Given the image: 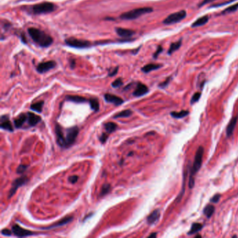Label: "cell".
<instances>
[{"label":"cell","mask_w":238,"mask_h":238,"mask_svg":"<svg viewBox=\"0 0 238 238\" xmlns=\"http://www.w3.org/2000/svg\"><path fill=\"white\" fill-rule=\"evenodd\" d=\"M28 33L32 40L41 47L47 48L53 43V39L51 36L39 29L30 27L28 29Z\"/></svg>","instance_id":"obj_1"},{"label":"cell","mask_w":238,"mask_h":238,"mask_svg":"<svg viewBox=\"0 0 238 238\" xmlns=\"http://www.w3.org/2000/svg\"><path fill=\"white\" fill-rule=\"evenodd\" d=\"M153 9L150 7H143L133 9L126 13H122L120 15V18L123 20H134L139 18L140 16L145 15L146 13H150L152 12Z\"/></svg>","instance_id":"obj_2"},{"label":"cell","mask_w":238,"mask_h":238,"mask_svg":"<svg viewBox=\"0 0 238 238\" xmlns=\"http://www.w3.org/2000/svg\"><path fill=\"white\" fill-rule=\"evenodd\" d=\"M55 9V6L51 2H43L34 5L32 7V11L34 14H44L51 13Z\"/></svg>","instance_id":"obj_3"},{"label":"cell","mask_w":238,"mask_h":238,"mask_svg":"<svg viewBox=\"0 0 238 238\" xmlns=\"http://www.w3.org/2000/svg\"><path fill=\"white\" fill-rule=\"evenodd\" d=\"M204 154V148L203 147H199L197 150L196 156H195V160L193 164L192 168L191 171L190 176L194 177V175L200 170L202 165V161H203V157Z\"/></svg>","instance_id":"obj_4"},{"label":"cell","mask_w":238,"mask_h":238,"mask_svg":"<svg viewBox=\"0 0 238 238\" xmlns=\"http://www.w3.org/2000/svg\"><path fill=\"white\" fill-rule=\"evenodd\" d=\"M65 44L70 47L80 48V49L81 48H87L91 46V43L88 41L81 40V39L73 38V37L65 39Z\"/></svg>","instance_id":"obj_5"},{"label":"cell","mask_w":238,"mask_h":238,"mask_svg":"<svg viewBox=\"0 0 238 238\" xmlns=\"http://www.w3.org/2000/svg\"><path fill=\"white\" fill-rule=\"evenodd\" d=\"M187 13L185 11H180L176 12V13H172L168 16L163 21L164 24L165 25H171L177 23L182 20L185 18Z\"/></svg>","instance_id":"obj_6"},{"label":"cell","mask_w":238,"mask_h":238,"mask_svg":"<svg viewBox=\"0 0 238 238\" xmlns=\"http://www.w3.org/2000/svg\"><path fill=\"white\" fill-rule=\"evenodd\" d=\"M78 133H79V128L78 126H73L68 128L67 131V135H66V147H69L75 143Z\"/></svg>","instance_id":"obj_7"},{"label":"cell","mask_w":238,"mask_h":238,"mask_svg":"<svg viewBox=\"0 0 238 238\" xmlns=\"http://www.w3.org/2000/svg\"><path fill=\"white\" fill-rule=\"evenodd\" d=\"M28 180H29L28 178H27L26 176L20 177V178L16 179L15 180H14L13 184H12V187L10 189L9 194H8V198H11V197L15 194L16 191L18 190V189L19 187H20L21 186L25 184L27 182H28Z\"/></svg>","instance_id":"obj_8"},{"label":"cell","mask_w":238,"mask_h":238,"mask_svg":"<svg viewBox=\"0 0 238 238\" xmlns=\"http://www.w3.org/2000/svg\"><path fill=\"white\" fill-rule=\"evenodd\" d=\"M12 232H13L14 235L19 237H29V236L35 235V233L34 232L21 228L20 225L17 224L13 225V227H12Z\"/></svg>","instance_id":"obj_9"},{"label":"cell","mask_w":238,"mask_h":238,"mask_svg":"<svg viewBox=\"0 0 238 238\" xmlns=\"http://www.w3.org/2000/svg\"><path fill=\"white\" fill-rule=\"evenodd\" d=\"M56 66V62L55 61H48L39 64L37 67V70L39 73H43L47 72L51 69H54Z\"/></svg>","instance_id":"obj_10"},{"label":"cell","mask_w":238,"mask_h":238,"mask_svg":"<svg viewBox=\"0 0 238 238\" xmlns=\"http://www.w3.org/2000/svg\"><path fill=\"white\" fill-rule=\"evenodd\" d=\"M55 133L57 135V142L61 147L66 148V137H64L62 128L59 124L55 127Z\"/></svg>","instance_id":"obj_11"},{"label":"cell","mask_w":238,"mask_h":238,"mask_svg":"<svg viewBox=\"0 0 238 238\" xmlns=\"http://www.w3.org/2000/svg\"><path fill=\"white\" fill-rule=\"evenodd\" d=\"M73 219V216H66V217H64L62 219H61L60 221H57V223H53V225H50V226H48V227H44V228H41V229H44V230H49V229L58 228V227H61V226H62V225H64L67 224V223H70Z\"/></svg>","instance_id":"obj_12"},{"label":"cell","mask_w":238,"mask_h":238,"mask_svg":"<svg viewBox=\"0 0 238 238\" xmlns=\"http://www.w3.org/2000/svg\"><path fill=\"white\" fill-rule=\"evenodd\" d=\"M148 92H149V89H148V87L145 85L141 83H138L137 84L136 88L133 92V95L136 96V97H139V96H142L146 94Z\"/></svg>","instance_id":"obj_13"},{"label":"cell","mask_w":238,"mask_h":238,"mask_svg":"<svg viewBox=\"0 0 238 238\" xmlns=\"http://www.w3.org/2000/svg\"><path fill=\"white\" fill-rule=\"evenodd\" d=\"M104 98L107 102L113 103V104L115 105H120L121 103H123V102H124V101H123L120 97L110 94H105Z\"/></svg>","instance_id":"obj_14"},{"label":"cell","mask_w":238,"mask_h":238,"mask_svg":"<svg viewBox=\"0 0 238 238\" xmlns=\"http://www.w3.org/2000/svg\"><path fill=\"white\" fill-rule=\"evenodd\" d=\"M0 126L2 129L8 131L12 132L13 131V128L12 126L11 123L8 119V117L7 115H3L1 117V124Z\"/></svg>","instance_id":"obj_15"},{"label":"cell","mask_w":238,"mask_h":238,"mask_svg":"<svg viewBox=\"0 0 238 238\" xmlns=\"http://www.w3.org/2000/svg\"><path fill=\"white\" fill-rule=\"evenodd\" d=\"M237 119H238L237 116H235V117L232 118L230 122H229L226 128V135L228 138H230L232 135V133H233L234 129H235L236 124H237Z\"/></svg>","instance_id":"obj_16"},{"label":"cell","mask_w":238,"mask_h":238,"mask_svg":"<svg viewBox=\"0 0 238 238\" xmlns=\"http://www.w3.org/2000/svg\"><path fill=\"white\" fill-rule=\"evenodd\" d=\"M159 217H160V212L159 210H156L148 216V217L147 218V221L148 224L153 225L158 221Z\"/></svg>","instance_id":"obj_17"},{"label":"cell","mask_w":238,"mask_h":238,"mask_svg":"<svg viewBox=\"0 0 238 238\" xmlns=\"http://www.w3.org/2000/svg\"><path fill=\"white\" fill-rule=\"evenodd\" d=\"M116 33L117 34L119 37H124V38H127V37H131L135 34V32L133 30L127 29H124L121 27H118L115 29Z\"/></svg>","instance_id":"obj_18"},{"label":"cell","mask_w":238,"mask_h":238,"mask_svg":"<svg viewBox=\"0 0 238 238\" xmlns=\"http://www.w3.org/2000/svg\"><path fill=\"white\" fill-rule=\"evenodd\" d=\"M41 119V118L39 115H37V114L32 113V112H28L27 113V120L29 126H36L39 122H40Z\"/></svg>","instance_id":"obj_19"},{"label":"cell","mask_w":238,"mask_h":238,"mask_svg":"<svg viewBox=\"0 0 238 238\" xmlns=\"http://www.w3.org/2000/svg\"><path fill=\"white\" fill-rule=\"evenodd\" d=\"M27 119V116L25 114H20L17 119L14 120V124L16 128H20L23 124H25Z\"/></svg>","instance_id":"obj_20"},{"label":"cell","mask_w":238,"mask_h":238,"mask_svg":"<svg viewBox=\"0 0 238 238\" xmlns=\"http://www.w3.org/2000/svg\"><path fill=\"white\" fill-rule=\"evenodd\" d=\"M161 65H160V64H147V65L145 66H144V67L142 68V71H143V72L145 73H147L152 71L159 69V68H161Z\"/></svg>","instance_id":"obj_21"},{"label":"cell","mask_w":238,"mask_h":238,"mask_svg":"<svg viewBox=\"0 0 238 238\" xmlns=\"http://www.w3.org/2000/svg\"><path fill=\"white\" fill-rule=\"evenodd\" d=\"M67 100L68 101H70L72 102H74V103H84V102H87V100L85 98L83 97V96H77V95H69L67 96Z\"/></svg>","instance_id":"obj_22"},{"label":"cell","mask_w":238,"mask_h":238,"mask_svg":"<svg viewBox=\"0 0 238 238\" xmlns=\"http://www.w3.org/2000/svg\"><path fill=\"white\" fill-rule=\"evenodd\" d=\"M209 20V18L207 15L203 16V17L200 18L198 20H196L195 22L193 23L192 25V27H200V26H203L204 25H205L206 23L208 22Z\"/></svg>","instance_id":"obj_23"},{"label":"cell","mask_w":238,"mask_h":238,"mask_svg":"<svg viewBox=\"0 0 238 238\" xmlns=\"http://www.w3.org/2000/svg\"><path fill=\"white\" fill-rule=\"evenodd\" d=\"M202 228H203V225H202L201 223H193L192 225H191V230H189V232H188V235H191L194 233H196V232H199Z\"/></svg>","instance_id":"obj_24"},{"label":"cell","mask_w":238,"mask_h":238,"mask_svg":"<svg viewBox=\"0 0 238 238\" xmlns=\"http://www.w3.org/2000/svg\"><path fill=\"white\" fill-rule=\"evenodd\" d=\"M214 210H215V208H214V206L212 205H207L206 207L204 208L203 212L205 214V215L207 216V218H210L213 214H214Z\"/></svg>","instance_id":"obj_25"},{"label":"cell","mask_w":238,"mask_h":238,"mask_svg":"<svg viewBox=\"0 0 238 238\" xmlns=\"http://www.w3.org/2000/svg\"><path fill=\"white\" fill-rule=\"evenodd\" d=\"M189 114V112L187 110H182L180 112H172L171 113V115L173 117L177 118V119H180V118H183L186 116H187Z\"/></svg>","instance_id":"obj_26"},{"label":"cell","mask_w":238,"mask_h":238,"mask_svg":"<svg viewBox=\"0 0 238 238\" xmlns=\"http://www.w3.org/2000/svg\"><path fill=\"white\" fill-rule=\"evenodd\" d=\"M44 102L43 101H39V102H37V103H34V104H32L31 106H30V108H31V110H34V111L37 112H41L42 111V108H43V106H44Z\"/></svg>","instance_id":"obj_27"},{"label":"cell","mask_w":238,"mask_h":238,"mask_svg":"<svg viewBox=\"0 0 238 238\" xmlns=\"http://www.w3.org/2000/svg\"><path fill=\"white\" fill-rule=\"evenodd\" d=\"M182 44L181 41H177L175 43H173L170 46L169 50H168V54H172L173 53H174L175 51H178L179 48H180Z\"/></svg>","instance_id":"obj_28"},{"label":"cell","mask_w":238,"mask_h":238,"mask_svg":"<svg viewBox=\"0 0 238 238\" xmlns=\"http://www.w3.org/2000/svg\"><path fill=\"white\" fill-rule=\"evenodd\" d=\"M117 125L114 122H108L105 124V129L108 133H112L117 129Z\"/></svg>","instance_id":"obj_29"},{"label":"cell","mask_w":238,"mask_h":238,"mask_svg":"<svg viewBox=\"0 0 238 238\" xmlns=\"http://www.w3.org/2000/svg\"><path fill=\"white\" fill-rule=\"evenodd\" d=\"M89 104H90V106L92 109L94 110V111H98L99 110V103H98V101L97 99L96 98H91L89 99Z\"/></svg>","instance_id":"obj_30"},{"label":"cell","mask_w":238,"mask_h":238,"mask_svg":"<svg viewBox=\"0 0 238 238\" xmlns=\"http://www.w3.org/2000/svg\"><path fill=\"white\" fill-rule=\"evenodd\" d=\"M132 114V111L130 110H125L124 111H121L119 113L116 114L114 116V118H119V117H129L131 114Z\"/></svg>","instance_id":"obj_31"},{"label":"cell","mask_w":238,"mask_h":238,"mask_svg":"<svg viewBox=\"0 0 238 238\" xmlns=\"http://www.w3.org/2000/svg\"><path fill=\"white\" fill-rule=\"evenodd\" d=\"M238 9V3L232 5V6L228 7V8H225V10L223 11L222 14H228L230 13H233L235 11H237Z\"/></svg>","instance_id":"obj_32"},{"label":"cell","mask_w":238,"mask_h":238,"mask_svg":"<svg viewBox=\"0 0 238 238\" xmlns=\"http://www.w3.org/2000/svg\"><path fill=\"white\" fill-rule=\"evenodd\" d=\"M110 189H111V187L109 184H105L102 186L101 187V192H100V196H103L105 195H106L109 191H110Z\"/></svg>","instance_id":"obj_33"},{"label":"cell","mask_w":238,"mask_h":238,"mask_svg":"<svg viewBox=\"0 0 238 238\" xmlns=\"http://www.w3.org/2000/svg\"><path fill=\"white\" fill-rule=\"evenodd\" d=\"M200 96H201V93H200V92H196V93H195L194 95H193L192 98H191V104H194V103H196L197 101H198V100L200 99Z\"/></svg>","instance_id":"obj_34"},{"label":"cell","mask_w":238,"mask_h":238,"mask_svg":"<svg viewBox=\"0 0 238 238\" xmlns=\"http://www.w3.org/2000/svg\"><path fill=\"white\" fill-rule=\"evenodd\" d=\"M122 85H123V81H122V80H121V78H117V80H114L113 83H112V86L114 87V88L119 87Z\"/></svg>","instance_id":"obj_35"},{"label":"cell","mask_w":238,"mask_h":238,"mask_svg":"<svg viewBox=\"0 0 238 238\" xmlns=\"http://www.w3.org/2000/svg\"><path fill=\"white\" fill-rule=\"evenodd\" d=\"M27 168V166L25 165H20L17 168V173L18 174H22V173H24L25 171H26V169Z\"/></svg>","instance_id":"obj_36"},{"label":"cell","mask_w":238,"mask_h":238,"mask_svg":"<svg viewBox=\"0 0 238 238\" xmlns=\"http://www.w3.org/2000/svg\"><path fill=\"white\" fill-rule=\"evenodd\" d=\"M220 198H221V195L220 194H218L214 195V196L212 198V199H211V202L213 203H217L219 201Z\"/></svg>","instance_id":"obj_37"},{"label":"cell","mask_w":238,"mask_h":238,"mask_svg":"<svg viewBox=\"0 0 238 238\" xmlns=\"http://www.w3.org/2000/svg\"><path fill=\"white\" fill-rule=\"evenodd\" d=\"M78 177L77 175H73V176L69 177V181L72 184H75L76 182L78 181Z\"/></svg>","instance_id":"obj_38"},{"label":"cell","mask_w":238,"mask_h":238,"mask_svg":"<svg viewBox=\"0 0 238 238\" xmlns=\"http://www.w3.org/2000/svg\"><path fill=\"white\" fill-rule=\"evenodd\" d=\"M170 80H171V78H167V79H166L165 81L161 83L159 86L161 87V88H164V87H166V86L168 85V83H169V82H170Z\"/></svg>","instance_id":"obj_39"},{"label":"cell","mask_w":238,"mask_h":238,"mask_svg":"<svg viewBox=\"0 0 238 238\" xmlns=\"http://www.w3.org/2000/svg\"><path fill=\"white\" fill-rule=\"evenodd\" d=\"M108 134L103 133L101 135V137H100V140H101V142L102 143H105V142H106L107 139H108Z\"/></svg>","instance_id":"obj_40"},{"label":"cell","mask_w":238,"mask_h":238,"mask_svg":"<svg viewBox=\"0 0 238 238\" xmlns=\"http://www.w3.org/2000/svg\"><path fill=\"white\" fill-rule=\"evenodd\" d=\"M11 233H12L11 231L8 230V229H3V230H1V234L4 235L10 236L11 235Z\"/></svg>","instance_id":"obj_41"},{"label":"cell","mask_w":238,"mask_h":238,"mask_svg":"<svg viewBox=\"0 0 238 238\" xmlns=\"http://www.w3.org/2000/svg\"><path fill=\"white\" fill-rule=\"evenodd\" d=\"M162 50H163V49H162L161 46H159L158 48H157V51H156V53H154V58H157V56H158V55H159V54H160L161 53Z\"/></svg>","instance_id":"obj_42"},{"label":"cell","mask_w":238,"mask_h":238,"mask_svg":"<svg viewBox=\"0 0 238 238\" xmlns=\"http://www.w3.org/2000/svg\"><path fill=\"white\" fill-rule=\"evenodd\" d=\"M118 72V67H116L115 69H113L112 71H111L110 73H109V76H114L117 74Z\"/></svg>","instance_id":"obj_43"},{"label":"cell","mask_w":238,"mask_h":238,"mask_svg":"<svg viewBox=\"0 0 238 238\" xmlns=\"http://www.w3.org/2000/svg\"><path fill=\"white\" fill-rule=\"evenodd\" d=\"M214 1V0H203V1L201 2V4H200L199 5V6H200V7H201L202 6H203V5L207 4L210 3V1Z\"/></svg>","instance_id":"obj_44"},{"label":"cell","mask_w":238,"mask_h":238,"mask_svg":"<svg viewBox=\"0 0 238 238\" xmlns=\"http://www.w3.org/2000/svg\"><path fill=\"white\" fill-rule=\"evenodd\" d=\"M75 65H76V62H75L74 60H71V67L73 69L75 67Z\"/></svg>","instance_id":"obj_45"},{"label":"cell","mask_w":238,"mask_h":238,"mask_svg":"<svg viewBox=\"0 0 238 238\" xmlns=\"http://www.w3.org/2000/svg\"><path fill=\"white\" fill-rule=\"evenodd\" d=\"M21 39H22V41L24 43V44H26V38H25V37L24 34L21 36Z\"/></svg>","instance_id":"obj_46"},{"label":"cell","mask_w":238,"mask_h":238,"mask_svg":"<svg viewBox=\"0 0 238 238\" xmlns=\"http://www.w3.org/2000/svg\"><path fill=\"white\" fill-rule=\"evenodd\" d=\"M157 237V233H156V232H154V233L151 234V235L149 236V237Z\"/></svg>","instance_id":"obj_47"},{"label":"cell","mask_w":238,"mask_h":238,"mask_svg":"<svg viewBox=\"0 0 238 238\" xmlns=\"http://www.w3.org/2000/svg\"><path fill=\"white\" fill-rule=\"evenodd\" d=\"M196 237H201V236H200V235H198V236H196Z\"/></svg>","instance_id":"obj_48"}]
</instances>
